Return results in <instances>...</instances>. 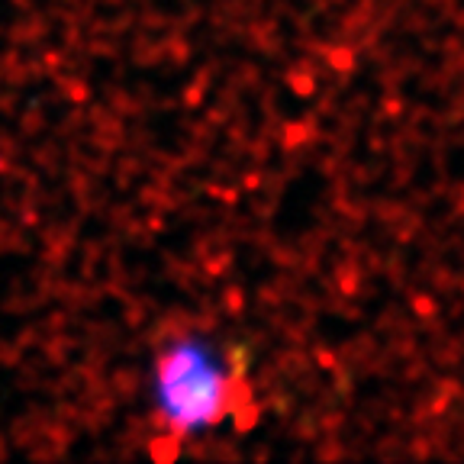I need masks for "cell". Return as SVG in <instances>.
Masks as SVG:
<instances>
[{
  "label": "cell",
  "mask_w": 464,
  "mask_h": 464,
  "mask_svg": "<svg viewBox=\"0 0 464 464\" xmlns=\"http://www.w3.org/2000/svg\"><path fill=\"white\" fill-rule=\"evenodd\" d=\"M248 397L239 368L201 335H181L155 361V410L174 439L217 425Z\"/></svg>",
  "instance_id": "1"
}]
</instances>
